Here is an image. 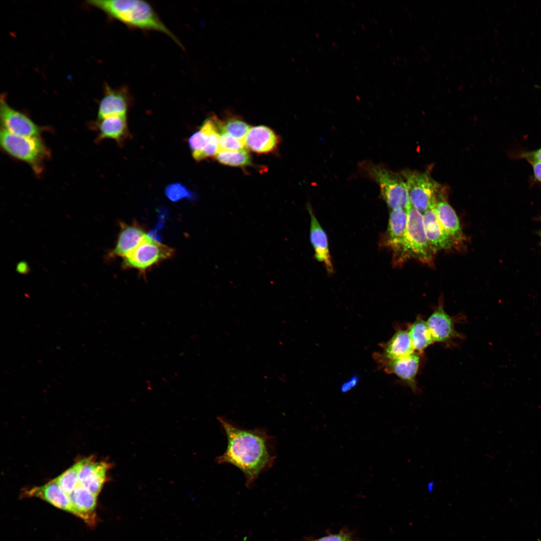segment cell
I'll return each instance as SVG.
<instances>
[{"label":"cell","mask_w":541,"mask_h":541,"mask_svg":"<svg viewBox=\"0 0 541 541\" xmlns=\"http://www.w3.org/2000/svg\"><path fill=\"white\" fill-rule=\"evenodd\" d=\"M218 420L225 432L227 444L217 462L234 465L240 470L245 477L246 486L250 487L259 474L273 464L275 456L272 437L263 429H246L222 417Z\"/></svg>","instance_id":"1"},{"label":"cell","mask_w":541,"mask_h":541,"mask_svg":"<svg viewBox=\"0 0 541 541\" xmlns=\"http://www.w3.org/2000/svg\"><path fill=\"white\" fill-rule=\"evenodd\" d=\"M89 5L129 28L162 33L181 46L179 40L165 25L148 2L141 0H91Z\"/></svg>","instance_id":"2"},{"label":"cell","mask_w":541,"mask_h":541,"mask_svg":"<svg viewBox=\"0 0 541 541\" xmlns=\"http://www.w3.org/2000/svg\"><path fill=\"white\" fill-rule=\"evenodd\" d=\"M359 169L379 185L381 196L391 210L398 207L406 210L410 204L407 186L401 173L369 161L361 162Z\"/></svg>","instance_id":"3"},{"label":"cell","mask_w":541,"mask_h":541,"mask_svg":"<svg viewBox=\"0 0 541 541\" xmlns=\"http://www.w3.org/2000/svg\"><path fill=\"white\" fill-rule=\"evenodd\" d=\"M0 143L4 151L29 164L37 173L42 171L44 160L49 156L40 137L19 136L1 129Z\"/></svg>","instance_id":"4"},{"label":"cell","mask_w":541,"mask_h":541,"mask_svg":"<svg viewBox=\"0 0 541 541\" xmlns=\"http://www.w3.org/2000/svg\"><path fill=\"white\" fill-rule=\"evenodd\" d=\"M407 224L404 249V258H414L428 264H432L434 254L425 231L423 214L411 203L406 209Z\"/></svg>","instance_id":"5"},{"label":"cell","mask_w":541,"mask_h":541,"mask_svg":"<svg viewBox=\"0 0 541 541\" xmlns=\"http://www.w3.org/2000/svg\"><path fill=\"white\" fill-rule=\"evenodd\" d=\"M400 173L406 183L411 205L423 214L436 201L441 185L428 172L405 169Z\"/></svg>","instance_id":"6"},{"label":"cell","mask_w":541,"mask_h":541,"mask_svg":"<svg viewBox=\"0 0 541 541\" xmlns=\"http://www.w3.org/2000/svg\"><path fill=\"white\" fill-rule=\"evenodd\" d=\"M173 248L147 236L128 255L123 258L122 265L125 268H134L144 275L146 271L160 262L174 255Z\"/></svg>","instance_id":"7"},{"label":"cell","mask_w":541,"mask_h":541,"mask_svg":"<svg viewBox=\"0 0 541 541\" xmlns=\"http://www.w3.org/2000/svg\"><path fill=\"white\" fill-rule=\"evenodd\" d=\"M407 224L406 210L398 207L391 210L388 227L382 240L392 252L394 265L404 262V249Z\"/></svg>","instance_id":"8"},{"label":"cell","mask_w":541,"mask_h":541,"mask_svg":"<svg viewBox=\"0 0 541 541\" xmlns=\"http://www.w3.org/2000/svg\"><path fill=\"white\" fill-rule=\"evenodd\" d=\"M0 100L2 129L19 136L40 137L42 129L25 114L11 107L5 94L1 95Z\"/></svg>","instance_id":"9"},{"label":"cell","mask_w":541,"mask_h":541,"mask_svg":"<svg viewBox=\"0 0 541 541\" xmlns=\"http://www.w3.org/2000/svg\"><path fill=\"white\" fill-rule=\"evenodd\" d=\"M105 93L99 105L98 119L111 116H126L131 103L127 88L114 89L106 84Z\"/></svg>","instance_id":"10"},{"label":"cell","mask_w":541,"mask_h":541,"mask_svg":"<svg viewBox=\"0 0 541 541\" xmlns=\"http://www.w3.org/2000/svg\"><path fill=\"white\" fill-rule=\"evenodd\" d=\"M420 356L417 352L394 359L379 361L385 371L395 374L405 382L416 394L419 389L416 376L420 364Z\"/></svg>","instance_id":"11"},{"label":"cell","mask_w":541,"mask_h":541,"mask_svg":"<svg viewBox=\"0 0 541 541\" xmlns=\"http://www.w3.org/2000/svg\"><path fill=\"white\" fill-rule=\"evenodd\" d=\"M436 202V201L433 202L423 214L425 231L434 253L450 249L456 245L438 220L435 211Z\"/></svg>","instance_id":"12"},{"label":"cell","mask_w":541,"mask_h":541,"mask_svg":"<svg viewBox=\"0 0 541 541\" xmlns=\"http://www.w3.org/2000/svg\"><path fill=\"white\" fill-rule=\"evenodd\" d=\"M120 230L114 248L108 257H125L131 253L147 236L144 229L137 222L127 224L120 222Z\"/></svg>","instance_id":"13"},{"label":"cell","mask_w":541,"mask_h":541,"mask_svg":"<svg viewBox=\"0 0 541 541\" xmlns=\"http://www.w3.org/2000/svg\"><path fill=\"white\" fill-rule=\"evenodd\" d=\"M97 496L79 484L69 495L74 510V515L90 526L95 525L97 521L96 511Z\"/></svg>","instance_id":"14"},{"label":"cell","mask_w":541,"mask_h":541,"mask_svg":"<svg viewBox=\"0 0 541 541\" xmlns=\"http://www.w3.org/2000/svg\"><path fill=\"white\" fill-rule=\"evenodd\" d=\"M22 496L39 498L59 509L74 514L69 495L53 480L43 485L25 489Z\"/></svg>","instance_id":"15"},{"label":"cell","mask_w":541,"mask_h":541,"mask_svg":"<svg viewBox=\"0 0 541 541\" xmlns=\"http://www.w3.org/2000/svg\"><path fill=\"white\" fill-rule=\"evenodd\" d=\"M435 211L438 220L455 244H460L464 240L459 218L455 211L445 198L442 190L436 195Z\"/></svg>","instance_id":"16"},{"label":"cell","mask_w":541,"mask_h":541,"mask_svg":"<svg viewBox=\"0 0 541 541\" xmlns=\"http://www.w3.org/2000/svg\"><path fill=\"white\" fill-rule=\"evenodd\" d=\"M307 206L311 219L310 239L315 251V257L325 264L329 274H332L334 268L327 235L316 218L311 205L308 203Z\"/></svg>","instance_id":"17"},{"label":"cell","mask_w":541,"mask_h":541,"mask_svg":"<svg viewBox=\"0 0 541 541\" xmlns=\"http://www.w3.org/2000/svg\"><path fill=\"white\" fill-rule=\"evenodd\" d=\"M280 139L270 128L258 125L248 130L245 140L248 149L257 154H268L276 150Z\"/></svg>","instance_id":"18"},{"label":"cell","mask_w":541,"mask_h":541,"mask_svg":"<svg viewBox=\"0 0 541 541\" xmlns=\"http://www.w3.org/2000/svg\"><path fill=\"white\" fill-rule=\"evenodd\" d=\"M109 468V463L96 461L93 457H89L80 471L78 484L98 495L107 480V473Z\"/></svg>","instance_id":"19"},{"label":"cell","mask_w":541,"mask_h":541,"mask_svg":"<svg viewBox=\"0 0 541 541\" xmlns=\"http://www.w3.org/2000/svg\"><path fill=\"white\" fill-rule=\"evenodd\" d=\"M219 132L216 122V116L205 119L200 129L188 139V145L193 158L200 161L204 150L209 145L219 142Z\"/></svg>","instance_id":"20"},{"label":"cell","mask_w":541,"mask_h":541,"mask_svg":"<svg viewBox=\"0 0 541 541\" xmlns=\"http://www.w3.org/2000/svg\"><path fill=\"white\" fill-rule=\"evenodd\" d=\"M435 342H445L459 336L452 318L440 304L426 321Z\"/></svg>","instance_id":"21"},{"label":"cell","mask_w":541,"mask_h":541,"mask_svg":"<svg viewBox=\"0 0 541 541\" xmlns=\"http://www.w3.org/2000/svg\"><path fill=\"white\" fill-rule=\"evenodd\" d=\"M415 349L408 331L398 330L385 344L383 353L377 355L381 361L405 356L414 352Z\"/></svg>","instance_id":"22"},{"label":"cell","mask_w":541,"mask_h":541,"mask_svg":"<svg viewBox=\"0 0 541 541\" xmlns=\"http://www.w3.org/2000/svg\"><path fill=\"white\" fill-rule=\"evenodd\" d=\"M97 126L100 140L112 139L121 143L128 136L126 116L97 119Z\"/></svg>","instance_id":"23"},{"label":"cell","mask_w":541,"mask_h":541,"mask_svg":"<svg viewBox=\"0 0 541 541\" xmlns=\"http://www.w3.org/2000/svg\"><path fill=\"white\" fill-rule=\"evenodd\" d=\"M415 350L421 352L435 342L426 321L420 317L410 326L408 330Z\"/></svg>","instance_id":"24"},{"label":"cell","mask_w":541,"mask_h":541,"mask_svg":"<svg viewBox=\"0 0 541 541\" xmlns=\"http://www.w3.org/2000/svg\"><path fill=\"white\" fill-rule=\"evenodd\" d=\"M89 457L82 459L53 479L68 495L78 484L80 471Z\"/></svg>","instance_id":"25"},{"label":"cell","mask_w":541,"mask_h":541,"mask_svg":"<svg viewBox=\"0 0 541 541\" xmlns=\"http://www.w3.org/2000/svg\"><path fill=\"white\" fill-rule=\"evenodd\" d=\"M216 122L219 132L227 133L245 143L246 134L250 127L244 121L236 116H232L222 121L216 117Z\"/></svg>","instance_id":"26"},{"label":"cell","mask_w":541,"mask_h":541,"mask_svg":"<svg viewBox=\"0 0 541 541\" xmlns=\"http://www.w3.org/2000/svg\"><path fill=\"white\" fill-rule=\"evenodd\" d=\"M215 158L219 163L228 166L243 167L251 164L250 156L246 149L239 151L219 150Z\"/></svg>","instance_id":"27"},{"label":"cell","mask_w":541,"mask_h":541,"mask_svg":"<svg viewBox=\"0 0 541 541\" xmlns=\"http://www.w3.org/2000/svg\"><path fill=\"white\" fill-rule=\"evenodd\" d=\"M168 199L172 202H177L182 199H193L194 193L184 184L175 182L168 185L164 190Z\"/></svg>","instance_id":"28"},{"label":"cell","mask_w":541,"mask_h":541,"mask_svg":"<svg viewBox=\"0 0 541 541\" xmlns=\"http://www.w3.org/2000/svg\"><path fill=\"white\" fill-rule=\"evenodd\" d=\"M245 143L232 136L224 133L219 132V150L239 151L244 148Z\"/></svg>","instance_id":"29"},{"label":"cell","mask_w":541,"mask_h":541,"mask_svg":"<svg viewBox=\"0 0 541 541\" xmlns=\"http://www.w3.org/2000/svg\"><path fill=\"white\" fill-rule=\"evenodd\" d=\"M514 157L516 159H523L528 163L530 162H541V148L532 151H523L515 154Z\"/></svg>","instance_id":"30"},{"label":"cell","mask_w":541,"mask_h":541,"mask_svg":"<svg viewBox=\"0 0 541 541\" xmlns=\"http://www.w3.org/2000/svg\"><path fill=\"white\" fill-rule=\"evenodd\" d=\"M351 534L345 530H341L338 533L327 535L320 538L309 541H350Z\"/></svg>","instance_id":"31"},{"label":"cell","mask_w":541,"mask_h":541,"mask_svg":"<svg viewBox=\"0 0 541 541\" xmlns=\"http://www.w3.org/2000/svg\"><path fill=\"white\" fill-rule=\"evenodd\" d=\"M528 163L532 166L534 178L537 181L541 182V162H530Z\"/></svg>","instance_id":"32"},{"label":"cell","mask_w":541,"mask_h":541,"mask_svg":"<svg viewBox=\"0 0 541 541\" xmlns=\"http://www.w3.org/2000/svg\"><path fill=\"white\" fill-rule=\"evenodd\" d=\"M357 378L356 377H353L350 381L343 385L342 388V390L344 392L347 391L357 384Z\"/></svg>","instance_id":"33"},{"label":"cell","mask_w":541,"mask_h":541,"mask_svg":"<svg viewBox=\"0 0 541 541\" xmlns=\"http://www.w3.org/2000/svg\"><path fill=\"white\" fill-rule=\"evenodd\" d=\"M29 267L25 261L20 262L17 266V270L20 274H25L29 272Z\"/></svg>","instance_id":"34"},{"label":"cell","mask_w":541,"mask_h":541,"mask_svg":"<svg viewBox=\"0 0 541 541\" xmlns=\"http://www.w3.org/2000/svg\"><path fill=\"white\" fill-rule=\"evenodd\" d=\"M538 234H539V237L540 238V241H541V229H540V230H539V231L538 232Z\"/></svg>","instance_id":"35"},{"label":"cell","mask_w":541,"mask_h":541,"mask_svg":"<svg viewBox=\"0 0 541 541\" xmlns=\"http://www.w3.org/2000/svg\"><path fill=\"white\" fill-rule=\"evenodd\" d=\"M350 541H353V540H350Z\"/></svg>","instance_id":"36"}]
</instances>
